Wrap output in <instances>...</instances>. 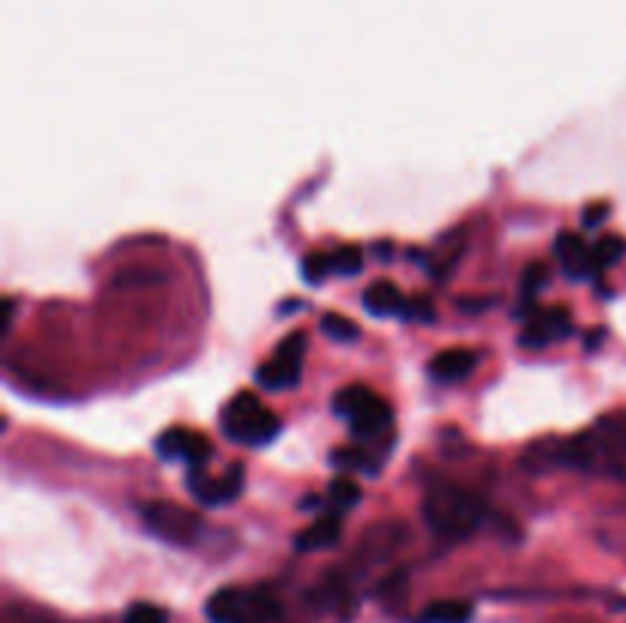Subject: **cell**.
I'll list each match as a JSON object with an SVG mask.
<instances>
[{"label": "cell", "instance_id": "obj_20", "mask_svg": "<svg viewBox=\"0 0 626 623\" xmlns=\"http://www.w3.org/2000/svg\"><path fill=\"white\" fill-rule=\"evenodd\" d=\"M330 272H333V260H330V254H309L303 260V275H306V282L321 284Z\"/></svg>", "mask_w": 626, "mask_h": 623}, {"label": "cell", "instance_id": "obj_17", "mask_svg": "<svg viewBox=\"0 0 626 623\" xmlns=\"http://www.w3.org/2000/svg\"><path fill=\"white\" fill-rule=\"evenodd\" d=\"M321 330H325V337L337 342H355L361 337V330L352 318H342L337 312H328L325 318H321Z\"/></svg>", "mask_w": 626, "mask_h": 623}, {"label": "cell", "instance_id": "obj_15", "mask_svg": "<svg viewBox=\"0 0 626 623\" xmlns=\"http://www.w3.org/2000/svg\"><path fill=\"white\" fill-rule=\"evenodd\" d=\"M361 486H357L352 477H337V480L328 486V505L333 513H349V510H355L361 505Z\"/></svg>", "mask_w": 626, "mask_h": 623}, {"label": "cell", "instance_id": "obj_5", "mask_svg": "<svg viewBox=\"0 0 626 623\" xmlns=\"http://www.w3.org/2000/svg\"><path fill=\"white\" fill-rule=\"evenodd\" d=\"M144 525L157 535V539L178 544V547H190L200 539L202 520L196 510L174 505V501H150L141 510Z\"/></svg>", "mask_w": 626, "mask_h": 623}, {"label": "cell", "instance_id": "obj_10", "mask_svg": "<svg viewBox=\"0 0 626 623\" xmlns=\"http://www.w3.org/2000/svg\"><path fill=\"white\" fill-rule=\"evenodd\" d=\"M556 260H559L562 272H566L569 279H574V282L590 279V275L596 272L593 248H590L581 236H574V233H559V236H556Z\"/></svg>", "mask_w": 626, "mask_h": 623}, {"label": "cell", "instance_id": "obj_22", "mask_svg": "<svg viewBox=\"0 0 626 623\" xmlns=\"http://www.w3.org/2000/svg\"><path fill=\"white\" fill-rule=\"evenodd\" d=\"M333 465L342 467V471H364L367 453L364 450H333Z\"/></svg>", "mask_w": 626, "mask_h": 623}, {"label": "cell", "instance_id": "obj_4", "mask_svg": "<svg viewBox=\"0 0 626 623\" xmlns=\"http://www.w3.org/2000/svg\"><path fill=\"white\" fill-rule=\"evenodd\" d=\"M333 410L340 419H345L355 438H379L391 426V407L383 395H376L367 385H345L333 397Z\"/></svg>", "mask_w": 626, "mask_h": 623}, {"label": "cell", "instance_id": "obj_12", "mask_svg": "<svg viewBox=\"0 0 626 623\" xmlns=\"http://www.w3.org/2000/svg\"><path fill=\"white\" fill-rule=\"evenodd\" d=\"M342 539V520L340 513H325L318 517L309 529H303L297 535V551H328V547H337Z\"/></svg>", "mask_w": 626, "mask_h": 623}, {"label": "cell", "instance_id": "obj_19", "mask_svg": "<svg viewBox=\"0 0 626 623\" xmlns=\"http://www.w3.org/2000/svg\"><path fill=\"white\" fill-rule=\"evenodd\" d=\"M126 623H169V614L166 609H159L153 602H135L132 609L126 611Z\"/></svg>", "mask_w": 626, "mask_h": 623}, {"label": "cell", "instance_id": "obj_16", "mask_svg": "<svg viewBox=\"0 0 626 623\" xmlns=\"http://www.w3.org/2000/svg\"><path fill=\"white\" fill-rule=\"evenodd\" d=\"M626 254V241L621 236H602L593 245V260H596V270H608L614 263H621V257Z\"/></svg>", "mask_w": 626, "mask_h": 623}, {"label": "cell", "instance_id": "obj_18", "mask_svg": "<svg viewBox=\"0 0 626 623\" xmlns=\"http://www.w3.org/2000/svg\"><path fill=\"white\" fill-rule=\"evenodd\" d=\"M330 260H333V272L337 275H357V272L364 270V254H361L357 245H342L340 251L330 254Z\"/></svg>", "mask_w": 626, "mask_h": 623}, {"label": "cell", "instance_id": "obj_11", "mask_svg": "<svg viewBox=\"0 0 626 623\" xmlns=\"http://www.w3.org/2000/svg\"><path fill=\"white\" fill-rule=\"evenodd\" d=\"M474 367H477V352H470V349H443L441 354L431 358L428 373H431L434 383H462L474 373Z\"/></svg>", "mask_w": 626, "mask_h": 623}, {"label": "cell", "instance_id": "obj_24", "mask_svg": "<svg viewBox=\"0 0 626 623\" xmlns=\"http://www.w3.org/2000/svg\"><path fill=\"white\" fill-rule=\"evenodd\" d=\"M605 212H608V205H590V208L584 212L587 227H596V224H602V220H605Z\"/></svg>", "mask_w": 626, "mask_h": 623}, {"label": "cell", "instance_id": "obj_6", "mask_svg": "<svg viewBox=\"0 0 626 623\" xmlns=\"http://www.w3.org/2000/svg\"><path fill=\"white\" fill-rule=\"evenodd\" d=\"M303 358H306V333H287L285 340L275 346L270 361H263L257 370V383L272 392H282L299 383L303 376Z\"/></svg>", "mask_w": 626, "mask_h": 623}, {"label": "cell", "instance_id": "obj_14", "mask_svg": "<svg viewBox=\"0 0 626 623\" xmlns=\"http://www.w3.org/2000/svg\"><path fill=\"white\" fill-rule=\"evenodd\" d=\"M470 614H474L470 602L443 599V602H431V605L419 614V623H468Z\"/></svg>", "mask_w": 626, "mask_h": 623}, {"label": "cell", "instance_id": "obj_7", "mask_svg": "<svg viewBox=\"0 0 626 623\" xmlns=\"http://www.w3.org/2000/svg\"><path fill=\"white\" fill-rule=\"evenodd\" d=\"M244 489V471L242 465H229L220 477H208L202 471H193L190 474V492L196 496L200 505L205 508H220V505H229L236 498L242 496Z\"/></svg>", "mask_w": 626, "mask_h": 623}, {"label": "cell", "instance_id": "obj_25", "mask_svg": "<svg viewBox=\"0 0 626 623\" xmlns=\"http://www.w3.org/2000/svg\"><path fill=\"white\" fill-rule=\"evenodd\" d=\"M13 309H15V303L10 297L3 299V333L10 330V321H13Z\"/></svg>", "mask_w": 626, "mask_h": 623}, {"label": "cell", "instance_id": "obj_2", "mask_svg": "<svg viewBox=\"0 0 626 623\" xmlns=\"http://www.w3.org/2000/svg\"><path fill=\"white\" fill-rule=\"evenodd\" d=\"M212 623H278L282 602L263 587H224L208 599Z\"/></svg>", "mask_w": 626, "mask_h": 623}, {"label": "cell", "instance_id": "obj_1", "mask_svg": "<svg viewBox=\"0 0 626 623\" xmlns=\"http://www.w3.org/2000/svg\"><path fill=\"white\" fill-rule=\"evenodd\" d=\"M422 513L434 535L446 541H465L483 525L486 505L477 492L458 483H434L425 492Z\"/></svg>", "mask_w": 626, "mask_h": 623}, {"label": "cell", "instance_id": "obj_8", "mask_svg": "<svg viewBox=\"0 0 626 623\" xmlns=\"http://www.w3.org/2000/svg\"><path fill=\"white\" fill-rule=\"evenodd\" d=\"M157 450L162 458H178V462H186L190 467H202L214 453L212 440L200 434V431H190V428L162 431L157 440Z\"/></svg>", "mask_w": 626, "mask_h": 623}, {"label": "cell", "instance_id": "obj_9", "mask_svg": "<svg viewBox=\"0 0 626 623\" xmlns=\"http://www.w3.org/2000/svg\"><path fill=\"white\" fill-rule=\"evenodd\" d=\"M571 333V315L569 309L562 306H554V309H538V315L532 318L520 337V346L526 349H544L556 340H566Z\"/></svg>", "mask_w": 626, "mask_h": 623}, {"label": "cell", "instance_id": "obj_23", "mask_svg": "<svg viewBox=\"0 0 626 623\" xmlns=\"http://www.w3.org/2000/svg\"><path fill=\"white\" fill-rule=\"evenodd\" d=\"M407 318H416V321H434V306H431V299L419 297L413 303H407V312H403Z\"/></svg>", "mask_w": 626, "mask_h": 623}, {"label": "cell", "instance_id": "obj_13", "mask_svg": "<svg viewBox=\"0 0 626 623\" xmlns=\"http://www.w3.org/2000/svg\"><path fill=\"white\" fill-rule=\"evenodd\" d=\"M364 309L376 315V318H391V315H403L407 312V299H403V294H400V287L395 282H376L364 294Z\"/></svg>", "mask_w": 626, "mask_h": 623}, {"label": "cell", "instance_id": "obj_21", "mask_svg": "<svg viewBox=\"0 0 626 623\" xmlns=\"http://www.w3.org/2000/svg\"><path fill=\"white\" fill-rule=\"evenodd\" d=\"M547 279H550V270H547L544 263H535V267H528L526 279H523V294H526L528 299L538 297V294H542V287L547 284Z\"/></svg>", "mask_w": 626, "mask_h": 623}, {"label": "cell", "instance_id": "obj_3", "mask_svg": "<svg viewBox=\"0 0 626 623\" xmlns=\"http://www.w3.org/2000/svg\"><path fill=\"white\" fill-rule=\"evenodd\" d=\"M220 426H224V434L229 440H236V443L266 446V443L278 438L282 419L272 410H266L260 397L251 395V392H242L227 404V410L220 416Z\"/></svg>", "mask_w": 626, "mask_h": 623}]
</instances>
